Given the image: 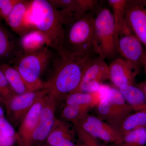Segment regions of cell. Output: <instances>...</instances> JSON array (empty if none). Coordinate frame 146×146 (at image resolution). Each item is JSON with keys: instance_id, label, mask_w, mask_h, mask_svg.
I'll return each instance as SVG.
<instances>
[{"instance_id": "obj_36", "label": "cell", "mask_w": 146, "mask_h": 146, "mask_svg": "<svg viewBox=\"0 0 146 146\" xmlns=\"http://www.w3.org/2000/svg\"><path fill=\"white\" fill-rule=\"evenodd\" d=\"M80 146H86L85 145H82Z\"/></svg>"}, {"instance_id": "obj_11", "label": "cell", "mask_w": 146, "mask_h": 146, "mask_svg": "<svg viewBox=\"0 0 146 146\" xmlns=\"http://www.w3.org/2000/svg\"><path fill=\"white\" fill-rule=\"evenodd\" d=\"M56 102L48 94L43 99L39 121L32 139V146H37L46 141L55 120Z\"/></svg>"}, {"instance_id": "obj_30", "label": "cell", "mask_w": 146, "mask_h": 146, "mask_svg": "<svg viewBox=\"0 0 146 146\" xmlns=\"http://www.w3.org/2000/svg\"><path fill=\"white\" fill-rule=\"evenodd\" d=\"M17 144L16 137H5L0 134V146H14Z\"/></svg>"}, {"instance_id": "obj_28", "label": "cell", "mask_w": 146, "mask_h": 146, "mask_svg": "<svg viewBox=\"0 0 146 146\" xmlns=\"http://www.w3.org/2000/svg\"><path fill=\"white\" fill-rule=\"evenodd\" d=\"M0 134L5 137H16L17 139V133L15 128L2 115H0Z\"/></svg>"}, {"instance_id": "obj_6", "label": "cell", "mask_w": 146, "mask_h": 146, "mask_svg": "<svg viewBox=\"0 0 146 146\" xmlns=\"http://www.w3.org/2000/svg\"><path fill=\"white\" fill-rule=\"evenodd\" d=\"M115 22L107 9H100L94 20V52L104 59L113 57L117 51Z\"/></svg>"}, {"instance_id": "obj_19", "label": "cell", "mask_w": 146, "mask_h": 146, "mask_svg": "<svg viewBox=\"0 0 146 146\" xmlns=\"http://www.w3.org/2000/svg\"><path fill=\"white\" fill-rule=\"evenodd\" d=\"M108 85L102 84L98 91L91 93H74L65 98L66 104L75 105L89 107L96 106L108 89Z\"/></svg>"}, {"instance_id": "obj_2", "label": "cell", "mask_w": 146, "mask_h": 146, "mask_svg": "<svg viewBox=\"0 0 146 146\" xmlns=\"http://www.w3.org/2000/svg\"><path fill=\"white\" fill-rule=\"evenodd\" d=\"M26 20L31 28L44 35L49 47L56 52L61 51L65 25L49 0L31 1Z\"/></svg>"}, {"instance_id": "obj_35", "label": "cell", "mask_w": 146, "mask_h": 146, "mask_svg": "<svg viewBox=\"0 0 146 146\" xmlns=\"http://www.w3.org/2000/svg\"><path fill=\"white\" fill-rule=\"evenodd\" d=\"M118 146L117 145H114V146Z\"/></svg>"}, {"instance_id": "obj_10", "label": "cell", "mask_w": 146, "mask_h": 146, "mask_svg": "<svg viewBox=\"0 0 146 146\" xmlns=\"http://www.w3.org/2000/svg\"><path fill=\"white\" fill-rule=\"evenodd\" d=\"M117 51L125 60L139 69L146 60V50L143 44L132 33H123L118 36Z\"/></svg>"}, {"instance_id": "obj_32", "label": "cell", "mask_w": 146, "mask_h": 146, "mask_svg": "<svg viewBox=\"0 0 146 146\" xmlns=\"http://www.w3.org/2000/svg\"><path fill=\"white\" fill-rule=\"evenodd\" d=\"M37 146H52L50 145H49V144H47L46 142H44L43 143L40 144V145H38Z\"/></svg>"}, {"instance_id": "obj_17", "label": "cell", "mask_w": 146, "mask_h": 146, "mask_svg": "<svg viewBox=\"0 0 146 146\" xmlns=\"http://www.w3.org/2000/svg\"><path fill=\"white\" fill-rule=\"evenodd\" d=\"M31 3V1L19 0L13 6L5 21L12 31L19 37L32 30L26 20V15Z\"/></svg>"}, {"instance_id": "obj_7", "label": "cell", "mask_w": 146, "mask_h": 146, "mask_svg": "<svg viewBox=\"0 0 146 146\" xmlns=\"http://www.w3.org/2000/svg\"><path fill=\"white\" fill-rule=\"evenodd\" d=\"M96 107L98 118L116 130L133 111L119 89L110 86Z\"/></svg>"}, {"instance_id": "obj_9", "label": "cell", "mask_w": 146, "mask_h": 146, "mask_svg": "<svg viewBox=\"0 0 146 146\" xmlns=\"http://www.w3.org/2000/svg\"><path fill=\"white\" fill-rule=\"evenodd\" d=\"M105 59L99 56L93 58L84 72L80 85L74 93L95 92L100 89L103 82L109 80V65Z\"/></svg>"}, {"instance_id": "obj_33", "label": "cell", "mask_w": 146, "mask_h": 146, "mask_svg": "<svg viewBox=\"0 0 146 146\" xmlns=\"http://www.w3.org/2000/svg\"><path fill=\"white\" fill-rule=\"evenodd\" d=\"M143 67L144 71H145V73L146 75V60L144 62V64H143Z\"/></svg>"}, {"instance_id": "obj_5", "label": "cell", "mask_w": 146, "mask_h": 146, "mask_svg": "<svg viewBox=\"0 0 146 146\" xmlns=\"http://www.w3.org/2000/svg\"><path fill=\"white\" fill-rule=\"evenodd\" d=\"M73 123L79 138L86 146H100L97 139L114 145H119L122 141L123 136L118 131L88 113Z\"/></svg>"}, {"instance_id": "obj_31", "label": "cell", "mask_w": 146, "mask_h": 146, "mask_svg": "<svg viewBox=\"0 0 146 146\" xmlns=\"http://www.w3.org/2000/svg\"><path fill=\"white\" fill-rule=\"evenodd\" d=\"M137 86L143 91L146 99V82H143L138 84H137Z\"/></svg>"}, {"instance_id": "obj_12", "label": "cell", "mask_w": 146, "mask_h": 146, "mask_svg": "<svg viewBox=\"0 0 146 146\" xmlns=\"http://www.w3.org/2000/svg\"><path fill=\"white\" fill-rule=\"evenodd\" d=\"M125 20L146 50V1H127Z\"/></svg>"}, {"instance_id": "obj_27", "label": "cell", "mask_w": 146, "mask_h": 146, "mask_svg": "<svg viewBox=\"0 0 146 146\" xmlns=\"http://www.w3.org/2000/svg\"><path fill=\"white\" fill-rule=\"evenodd\" d=\"M15 94L3 71L0 69V97L2 100L3 102Z\"/></svg>"}, {"instance_id": "obj_20", "label": "cell", "mask_w": 146, "mask_h": 146, "mask_svg": "<svg viewBox=\"0 0 146 146\" xmlns=\"http://www.w3.org/2000/svg\"><path fill=\"white\" fill-rule=\"evenodd\" d=\"M125 101L133 111H140L146 108V99L141 89L134 85L124 84L118 89Z\"/></svg>"}, {"instance_id": "obj_14", "label": "cell", "mask_w": 146, "mask_h": 146, "mask_svg": "<svg viewBox=\"0 0 146 146\" xmlns=\"http://www.w3.org/2000/svg\"><path fill=\"white\" fill-rule=\"evenodd\" d=\"M35 103L21 122L17 133L18 146H32V139L39 121L43 99Z\"/></svg>"}, {"instance_id": "obj_8", "label": "cell", "mask_w": 146, "mask_h": 146, "mask_svg": "<svg viewBox=\"0 0 146 146\" xmlns=\"http://www.w3.org/2000/svg\"><path fill=\"white\" fill-rule=\"evenodd\" d=\"M47 94L46 89H43L22 95L15 94L5 100L3 102L9 122L14 128L19 126L33 106Z\"/></svg>"}, {"instance_id": "obj_23", "label": "cell", "mask_w": 146, "mask_h": 146, "mask_svg": "<svg viewBox=\"0 0 146 146\" xmlns=\"http://www.w3.org/2000/svg\"><path fill=\"white\" fill-rule=\"evenodd\" d=\"M146 127V108L132 113L123 121L117 130L122 136L139 128Z\"/></svg>"}, {"instance_id": "obj_18", "label": "cell", "mask_w": 146, "mask_h": 146, "mask_svg": "<svg viewBox=\"0 0 146 146\" xmlns=\"http://www.w3.org/2000/svg\"><path fill=\"white\" fill-rule=\"evenodd\" d=\"M75 133L65 121L56 118L52 129L45 142L52 146H76Z\"/></svg>"}, {"instance_id": "obj_21", "label": "cell", "mask_w": 146, "mask_h": 146, "mask_svg": "<svg viewBox=\"0 0 146 146\" xmlns=\"http://www.w3.org/2000/svg\"><path fill=\"white\" fill-rule=\"evenodd\" d=\"M19 42L23 52L35 51L45 46H48V40L43 33L33 29L19 37Z\"/></svg>"}, {"instance_id": "obj_4", "label": "cell", "mask_w": 146, "mask_h": 146, "mask_svg": "<svg viewBox=\"0 0 146 146\" xmlns=\"http://www.w3.org/2000/svg\"><path fill=\"white\" fill-rule=\"evenodd\" d=\"M94 20L95 18L90 11L72 23L65 26L62 50L58 53L79 56L96 54Z\"/></svg>"}, {"instance_id": "obj_24", "label": "cell", "mask_w": 146, "mask_h": 146, "mask_svg": "<svg viewBox=\"0 0 146 146\" xmlns=\"http://www.w3.org/2000/svg\"><path fill=\"white\" fill-rule=\"evenodd\" d=\"M108 2L112 7L113 11L112 15L115 22V36L117 43L118 36L121 31L125 22V10L127 1L108 0Z\"/></svg>"}, {"instance_id": "obj_15", "label": "cell", "mask_w": 146, "mask_h": 146, "mask_svg": "<svg viewBox=\"0 0 146 146\" xmlns=\"http://www.w3.org/2000/svg\"><path fill=\"white\" fill-rule=\"evenodd\" d=\"M109 80L118 89L124 84L134 85L140 69L121 58L112 61L109 65Z\"/></svg>"}, {"instance_id": "obj_13", "label": "cell", "mask_w": 146, "mask_h": 146, "mask_svg": "<svg viewBox=\"0 0 146 146\" xmlns=\"http://www.w3.org/2000/svg\"><path fill=\"white\" fill-rule=\"evenodd\" d=\"M68 25L81 18L95 8V0H49Z\"/></svg>"}, {"instance_id": "obj_34", "label": "cell", "mask_w": 146, "mask_h": 146, "mask_svg": "<svg viewBox=\"0 0 146 146\" xmlns=\"http://www.w3.org/2000/svg\"><path fill=\"white\" fill-rule=\"evenodd\" d=\"M0 115H3V112L2 109L1 107H0Z\"/></svg>"}, {"instance_id": "obj_29", "label": "cell", "mask_w": 146, "mask_h": 146, "mask_svg": "<svg viewBox=\"0 0 146 146\" xmlns=\"http://www.w3.org/2000/svg\"><path fill=\"white\" fill-rule=\"evenodd\" d=\"M19 0H0V21L6 20L13 6Z\"/></svg>"}, {"instance_id": "obj_1", "label": "cell", "mask_w": 146, "mask_h": 146, "mask_svg": "<svg viewBox=\"0 0 146 146\" xmlns=\"http://www.w3.org/2000/svg\"><path fill=\"white\" fill-rule=\"evenodd\" d=\"M95 54L79 56L55 53L52 63V75L46 82L45 89L56 103L76 91Z\"/></svg>"}, {"instance_id": "obj_16", "label": "cell", "mask_w": 146, "mask_h": 146, "mask_svg": "<svg viewBox=\"0 0 146 146\" xmlns=\"http://www.w3.org/2000/svg\"><path fill=\"white\" fill-rule=\"evenodd\" d=\"M23 53L19 38L0 23V64H13Z\"/></svg>"}, {"instance_id": "obj_25", "label": "cell", "mask_w": 146, "mask_h": 146, "mask_svg": "<svg viewBox=\"0 0 146 146\" xmlns=\"http://www.w3.org/2000/svg\"><path fill=\"white\" fill-rule=\"evenodd\" d=\"M146 145V127L136 129L123 136L122 141L118 146H144Z\"/></svg>"}, {"instance_id": "obj_22", "label": "cell", "mask_w": 146, "mask_h": 146, "mask_svg": "<svg viewBox=\"0 0 146 146\" xmlns=\"http://www.w3.org/2000/svg\"><path fill=\"white\" fill-rule=\"evenodd\" d=\"M0 69L3 71L15 94L22 95L29 92L21 74L16 68L7 63H3L0 64Z\"/></svg>"}, {"instance_id": "obj_3", "label": "cell", "mask_w": 146, "mask_h": 146, "mask_svg": "<svg viewBox=\"0 0 146 146\" xmlns=\"http://www.w3.org/2000/svg\"><path fill=\"white\" fill-rule=\"evenodd\" d=\"M51 48L45 46L31 52H23L13 63L28 89L33 92L45 89L46 83L41 80V76L52 64L55 53Z\"/></svg>"}, {"instance_id": "obj_26", "label": "cell", "mask_w": 146, "mask_h": 146, "mask_svg": "<svg viewBox=\"0 0 146 146\" xmlns=\"http://www.w3.org/2000/svg\"><path fill=\"white\" fill-rule=\"evenodd\" d=\"M89 109V108L86 106L66 105L61 112L62 120L75 122L88 114Z\"/></svg>"}]
</instances>
